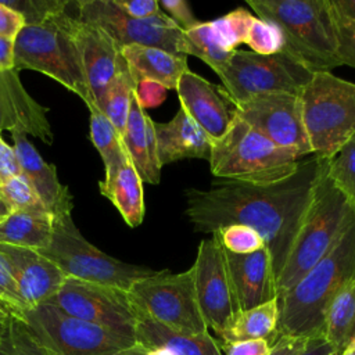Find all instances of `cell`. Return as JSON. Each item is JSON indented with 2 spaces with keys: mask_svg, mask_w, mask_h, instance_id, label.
Instances as JSON below:
<instances>
[{
  "mask_svg": "<svg viewBox=\"0 0 355 355\" xmlns=\"http://www.w3.org/2000/svg\"><path fill=\"white\" fill-rule=\"evenodd\" d=\"M326 161L312 155L301 161L291 176L276 183L215 179L208 190L187 189L184 215L201 233L212 234L233 223L255 229L270 252L277 280Z\"/></svg>",
  "mask_w": 355,
  "mask_h": 355,
  "instance_id": "obj_1",
  "label": "cell"
},
{
  "mask_svg": "<svg viewBox=\"0 0 355 355\" xmlns=\"http://www.w3.org/2000/svg\"><path fill=\"white\" fill-rule=\"evenodd\" d=\"M354 279L355 222L301 280L277 297V337L323 338L324 316L331 300Z\"/></svg>",
  "mask_w": 355,
  "mask_h": 355,
  "instance_id": "obj_2",
  "label": "cell"
},
{
  "mask_svg": "<svg viewBox=\"0 0 355 355\" xmlns=\"http://www.w3.org/2000/svg\"><path fill=\"white\" fill-rule=\"evenodd\" d=\"M326 161L288 257L276 280L277 297L301 280L355 222V212L327 172Z\"/></svg>",
  "mask_w": 355,
  "mask_h": 355,
  "instance_id": "obj_3",
  "label": "cell"
},
{
  "mask_svg": "<svg viewBox=\"0 0 355 355\" xmlns=\"http://www.w3.org/2000/svg\"><path fill=\"white\" fill-rule=\"evenodd\" d=\"M258 18L276 24L284 53L311 72L340 67L330 0H248Z\"/></svg>",
  "mask_w": 355,
  "mask_h": 355,
  "instance_id": "obj_4",
  "label": "cell"
},
{
  "mask_svg": "<svg viewBox=\"0 0 355 355\" xmlns=\"http://www.w3.org/2000/svg\"><path fill=\"white\" fill-rule=\"evenodd\" d=\"M208 162L216 179L269 184L291 176L301 159L236 116L226 133L212 141Z\"/></svg>",
  "mask_w": 355,
  "mask_h": 355,
  "instance_id": "obj_5",
  "label": "cell"
},
{
  "mask_svg": "<svg viewBox=\"0 0 355 355\" xmlns=\"http://www.w3.org/2000/svg\"><path fill=\"white\" fill-rule=\"evenodd\" d=\"M298 97L312 154L331 159L355 135V83L319 71Z\"/></svg>",
  "mask_w": 355,
  "mask_h": 355,
  "instance_id": "obj_6",
  "label": "cell"
},
{
  "mask_svg": "<svg viewBox=\"0 0 355 355\" xmlns=\"http://www.w3.org/2000/svg\"><path fill=\"white\" fill-rule=\"evenodd\" d=\"M68 8L43 24L25 25L14 40V68L31 69L57 80L94 110L78 49L69 29Z\"/></svg>",
  "mask_w": 355,
  "mask_h": 355,
  "instance_id": "obj_7",
  "label": "cell"
},
{
  "mask_svg": "<svg viewBox=\"0 0 355 355\" xmlns=\"http://www.w3.org/2000/svg\"><path fill=\"white\" fill-rule=\"evenodd\" d=\"M39 252L54 262L65 277L123 291H129L136 282L158 272L147 266L122 262L103 252L82 236L71 215L54 219L51 241Z\"/></svg>",
  "mask_w": 355,
  "mask_h": 355,
  "instance_id": "obj_8",
  "label": "cell"
},
{
  "mask_svg": "<svg viewBox=\"0 0 355 355\" xmlns=\"http://www.w3.org/2000/svg\"><path fill=\"white\" fill-rule=\"evenodd\" d=\"M128 295L136 312L169 329L189 334L208 331L198 306L191 268L180 273L158 270L136 282Z\"/></svg>",
  "mask_w": 355,
  "mask_h": 355,
  "instance_id": "obj_9",
  "label": "cell"
},
{
  "mask_svg": "<svg viewBox=\"0 0 355 355\" xmlns=\"http://www.w3.org/2000/svg\"><path fill=\"white\" fill-rule=\"evenodd\" d=\"M22 320L53 355H110L136 343L130 337L71 316L49 302L28 309Z\"/></svg>",
  "mask_w": 355,
  "mask_h": 355,
  "instance_id": "obj_10",
  "label": "cell"
},
{
  "mask_svg": "<svg viewBox=\"0 0 355 355\" xmlns=\"http://www.w3.org/2000/svg\"><path fill=\"white\" fill-rule=\"evenodd\" d=\"M312 73L284 51L261 55L237 49L218 76L236 104L261 93L300 94Z\"/></svg>",
  "mask_w": 355,
  "mask_h": 355,
  "instance_id": "obj_11",
  "label": "cell"
},
{
  "mask_svg": "<svg viewBox=\"0 0 355 355\" xmlns=\"http://www.w3.org/2000/svg\"><path fill=\"white\" fill-rule=\"evenodd\" d=\"M73 6L76 7L75 15L80 21L105 31L121 49L139 44L186 55L183 29L162 11L154 17L137 19L126 15L114 0H79Z\"/></svg>",
  "mask_w": 355,
  "mask_h": 355,
  "instance_id": "obj_12",
  "label": "cell"
},
{
  "mask_svg": "<svg viewBox=\"0 0 355 355\" xmlns=\"http://www.w3.org/2000/svg\"><path fill=\"white\" fill-rule=\"evenodd\" d=\"M62 312L135 340L137 315L128 291L67 277L47 301Z\"/></svg>",
  "mask_w": 355,
  "mask_h": 355,
  "instance_id": "obj_13",
  "label": "cell"
},
{
  "mask_svg": "<svg viewBox=\"0 0 355 355\" xmlns=\"http://www.w3.org/2000/svg\"><path fill=\"white\" fill-rule=\"evenodd\" d=\"M237 116L300 159L312 154L298 94L261 93L236 103Z\"/></svg>",
  "mask_w": 355,
  "mask_h": 355,
  "instance_id": "obj_14",
  "label": "cell"
},
{
  "mask_svg": "<svg viewBox=\"0 0 355 355\" xmlns=\"http://www.w3.org/2000/svg\"><path fill=\"white\" fill-rule=\"evenodd\" d=\"M197 301L208 327L219 336L239 311L225 250L215 233L200 241L191 265Z\"/></svg>",
  "mask_w": 355,
  "mask_h": 355,
  "instance_id": "obj_15",
  "label": "cell"
},
{
  "mask_svg": "<svg viewBox=\"0 0 355 355\" xmlns=\"http://www.w3.org/2000/svg\"><path fill=\"white\" fill-rule=\"evenodd\" d=\"M69 29L73 36L83 78L92 101L97 108L108 85L125 65L121 47L101 28L69 17Z\"/></svg>",
  "mask_w": 355,
  "mask_h": 355,
  "instance_id": "obj_16",
  "label": "cell"
},
{
  "mask_svg": "<svg viewBox=\"0 0 355 355\" xmlns=\"http://www.w3.org/2000/svg\"><path fill=\"white\" fill-rule=\"evenodd\" d=\"M180 108L215 141L222 137L237 116L234 101L220 86L186 71L176 86Z\"/></svg>",
  "mask_w": 355,
  "mask_h": 355,
  "instance_id": "obj_17",
  "label": "cell"
},
{
  "mask_svg": "<svg viewBox=\"0 0 355 355\" xmlns=\"http://www.w3.org/2000/svg\"><path fill=\"white\" fill-rule=\"evenodd\" d=\"M6 259L26 306L35 308L50 301L65 282V275L49 258L36 250L0 244Z\"/></svg>",
  "mask_w": 355,
  "mask_h": 355,
  "instance_id": "obj_18",
  "label": "cell"
},
{
  "mask_svg": "<svg viewBox=\"0 0 355 355\" xmlns=\"http://www.w3.org/2000/svg\"><path fill=\"white\" fill-rule=\"evenodd\" d=\"M49 108L37 103L24 87L18 69L0 71V133L32 135L46 144L53 143V130L47 119Z\"/></svg>",
  "mask_w": 355,
  "mask_h": 355,
  "instance_id": "obj_19",
  "label": "cell"
},
{
  "mask_svg": "<svg viewBox=\"0 0 355 355\" xmlns=\"http://www.w3.org/2000/svg\"><path fill=\"white\" fill-rule=\"evenodd\" d=\"M225 259L239 311L250 309L277 298L272 257L266 245L244 255L232 254L225 250Z\"/></svg>",
  "mask_w": 355,
  "mask_h": 355,
  "instance_id": "obj_20",
  "label": "cell"
},
{
  "mask_svg": "<svg viewBox=\"0 0 355 355\" xmlns=\"http://www.w3.org/2000/svg\"><path fill=\"white\" fill-rule=\"evenodd\" d=\"M12 147L22 175L37 193L53 218L71 215L73 207L72 196L68 186H64L58 180L55 166L42 158L24 133H12Z\"/></svg>",
  "mask_w": 355,
  "mask_h": 355,
  "instance_id": "obj_21",
  "label": "cell"
},
{
  "mask_svg": "<svg viewBox=\"0 0 355 355\" xmlns=\"http://www.w3.org/2000/svg\"><path fill=\"white\" fill-rule=\"evenodd\" d=\"M157 153L161 166L187 158L209 159L212 140L182 110L168 122H154Z\"/></svg>",
  "mask_w": 355,
  "mask_h": 355,
  "instance_id": "obj_22",
  "label": "cell"
},
{
  "mask_svg": "<svg viewBox=\"0 0 355 355\" xmlns=\"http://www.w3.org/2000/svg\"><path fill=\"white\" fill-rule=\"evenodd\" d=\"M122 141L140 179L146 183L158 184L162 166L157 153L154 121L146 114L135 94L132 97Z\"/></svg>",
  "mask_w": 355,
  "mask_h": 355,
  "instance_id": "obj_23",
  "label": "cell"
},
{
  "mask_svg": "<svg viewBox=\"0 0 355 355\" xmlns=\"http://www.w3.org/2000/svg\"><path fill=\"white\" fill-rule=\"evenodd\" d=\"M121 54L135 83L154 82L166 90H176L180 76L189 71L187 57L148 46H125Z\"/></svg>",
  "mask_w": 355,
  "mask_h": 355,
  "instance_id": "obj_24",
  "label": "cell"
},
{
  "mask_svg": "<svg viewBox=\"0 0 355 355\" xmlns=\"http://www.w3.org/2000/svg\"><path fill=\"white\" fill-rule=\"evenodd\" d=\"M136 315L135 341L146 348H166L173 355H223L219 343L208 331L201 334L180 333L147 315L139 312Z\"/></svg>",
  "mask_w": 355,
  "mask_h": 355,
  "instance_id": "obj_25",
  "label": "cell"
},
{
  "mask_svg": "<svg viewBox=\"0 0 355 355\" xmlns=\"http://www.w3.org/2000/svg\"><path fill=\"white\" fill-rule=\"evenodd\" d=\"M100 193L107 197L130 227L141 225L146 207L143 180L135 169L129 155L128 159L111 175L98 182Z\"/></svg>",
  "mask_w": 355,
  "mask_h": 355,
  "instance_id": "obj_26",
  "label": "cell"
},
{
  "mask_svg": "<svg viewBox=\"0 0 355 355\" xmlns=\"http://www.w3.org/2000/svg\"><path fill=\"white\" fill-rule=\"evenodd\" d=\"M277 298L250 309L237 311L218 336L219 344L247 340H268L273 344L277 338Z\"/></svg>",
  "mask_w": 355,
  "mask_h": 355,
  "instance_id": "obj_27",
  "label": "cell"
},
{
  "mask_svg": "<svg viewBox=\"0 0 355 355\" xmlns=\"http://www.w3.org/2000/svg\"><path fill=\"white\" fill-rule=\"evenodd\" d=\"M53 222L50 214L11 212L0 220V244L44 250L53 237Z\"/></svg>",
  "mask_w": 355,
  "mask_h": 355,
  "instance_id": "obj_28",
  "label": "cell"
},
{
  "mask_svg": "<svg viewBox=\"0 0 355 355\" xmlns=\"http://www.w3.org/2000/svg\"><path fill=\"white\" fill-rule=\"evenodd\" d=\"M355 336V279L331 300L324 316L323 338L340 354Z\"/></svg>",
  "mask_w": 355,
  "mask_h": 355,
  "instance_id": "obj_29",
  "label": "cell"
},
{
  "mask_svg": "<svg viewBox=\"0 0 355 355\" xmlns=\"http://www.w3.org/2000/svg\"><path fill=\"white\" fill-rule=\"evenodd\" d=\"M186 37V55H194L204 61L216 75H219L227 62L230 61L233 53L227 50L216 36L211 21L200 22L196 26L183 31Z\"/></svg>",
  "mask_w": 355,
  "mask_h": 355,
  "instance_id": "obj_30",
  "label": "cell"
},
{
  "mask_svg": "<svg viewBox=\"0 0 355 355\" xmlns=\"http://www.w3.org/2000/svg\"><path fill=\"white\" fill-rule=\"evenodd\" d=\"M90 139L104 162L105 175L115 172L128 159L122 136L98 108L90 110Z\"/></svg>",
  "mask_w": 355,
  "mask_h": 355,
  "instance_id": "obj_31",
  "label": "cell"
},
{
  "mask_svg": "<svg viewBox=\"0 0 355 355\" xmlns=\"http://www.w3.org/2000/svg\"><path fill=\"white\" fill-rule=\"evenodd\" d=\"M135 87L136 83L125 61V65L108 85L101 101L97 105V108L111 121L121 136L125 132Z\"/></svg>",
  "mask_w": 355,
  "mask_h": 355,
  "instance_id": "obj_32",
  "label": "cell"
},
{
  "mask_svg": "<svg viewBox=\"0 0 355 355\" xmlns=\"http://www.w3.org/2000/svg\"><path fill=\"white\" fill-rule=\"evenodd\" d=\"M0 355H53L29 331L26 323L8 315L0 334Z\"/></svg>",
  "mask_w": 355,
  "mask_h": 355,
  "instance_id": "obj_33",
  "label": "cell"
},
{
  "mask_svg": "<svg viewBox=\"0 0 355 355\" xmlns=\"http://www.w3.org/2000/svg\"><path fill=\"white\" fill-rule=\"evenodd\" d=\"M0 198L6 202L11 212L21 211L50 214L24 175L12 176L11 179L0 183Z\"/></svg>",
  "mask_w": 355,
  "mask_h": 355,
  "instance_id": "obj_34",
  "label": "cell"
},
{
  "mask_svg": "<svg viewBox=\"0 0 355 355\" xmlns=\"http://www.w3.org/2000/svg\"><path fill=\"white\" fill-rule=\"evenodd\" d=\"M327 172L355 212V135L329 159Z\"/></svg>",
  "mask_w": 355,
  "mask_h": 355,
  "instance_id": "obj_35",
  "label": "cell"
},
{
  "mask_svg": "<svg viewBox=\"0 0 355 355\" xmlns=\"http://www.w3.org/2000/svg\"><path fill=\"white\" fill-rule=\"evenodd\" d=\"M254 15L243 7L211 21V25L219 37L220 43L230 51L237 50L240 44H244L248 29L254 21Z\"/></svg>",
  "mask_w": 355,
  "mask_h": 355,
  "instance_id": "obj_36",
  "label": "cell"
},
{
  "mask_svg": "<svg viewBox=\"0 0 355 355\" xmlns=\"http://www.w3.org/2000/svg\"><path fill=\"white\" fill-rule=\"evenodd\" d=\"M244 44L250 46L251 51L255 54L273 55L284 50V37L276 24L255 17Z\"/></svg>",
  "mask_w": 355,
  "mask_h": 355,
  "instance_id": "obj_37",
  "label": "cell"
},
{
  "mask_svg": "<svg viewBox=\"0 0 355 355\" xmlns=\"http://www.w3.org/2000/svg\"><path fill=\"white\" fill-rule=\"evenodd\" d=\"M214 233L218 236L222 247L232 254H251L266 245L265 240L255 229L241 223L223 226Z\"/></svg>",
  "mask_w": 355,
  "mask_h": 355,
  "instance_id": "obj_38",
  "label": "cell"
},
{
  "mask_svg": "<svg viewBox=\"0 0 355 355\" xmlns=\"http://www.w3.org/2000/svg\"><path fill=\"white\" fill-rule=\"evenodd\" d=\"M1 3L19 12L25 19V25L43 24L69 6V1L64 0H3Z\"/></svg>",
  "mask_w": 355,
  "mask_h": 355,
  "instance_id": "obj_39",
  "label": "cell"
},
{
  "mask_svg": "<svg viewBox=\"0 0 355 355\" xmlns=\"http://www.w3.org/2000/svg\"><path fill=\"white\" fill-rule=\"evenodd\" d=\"M331 3V0H330ZM337 57L341 65L355 68V21L340 14L331 4Z\"/></svg>",
  "mask_w": 355,
  "mask_h": 355,
  "instance_id": "obj_40",
  "label": "cell"
},
{
  "mask_svg": "<svg viewBox=\"0 0 355 355\" xmlns=\"http://www.w3.org/2000/svg\"><path fill=\"white\" fill-rule=\"evenodd\" d=\"M0 306L8 315H12L21 319L24 318V313L29 309L24 302L19 294L17 282L1 254H0Z\"/></svg>",
  "mask_w": 355,
  "mask_h": 355,
  "instance_id": "obj_41",
  "label": "cell"
},
{
  "mask_svg": "<svg viewBox=\"0 0 355 355\" xmlns=\"http://www.w3.org/2000/svg\"><path fill=\"white\" fill-rule=\"evenodd\" d=\"M159 8L165 15H168L180 29L187 31L201 21L193 14L190 6L184 0H161L158 1Z\"/></svg>",
  "mask_w": 355,
  "mask_h": 355,
  "instance_id": "obj_42",
  "label": "cell"
},
{
  "mask_svg": "<svg viewBox=\"0 0 355 355\" xmlns=\"http://www.w3.org/2000/svg\"><path fill=\"white\" fill-rule=\"evenodd\" d=\"M225 355H268L272 348V343L268 340H247L219 344Z\"/></svg>",
  "mask_w": 355,
  "mask_h": 355,
  "instance_id": "obj_43",
  "label": "cell"
},
{
  "mask_svg": "<svg viewBox=\"0 0 355 355\" xmlns=\"http://www.w3.org/2000/svg\"><path fill=\"white\" fill-rule=\"evenodd\" d=\"M115 4L129 17L144 19L161 12L157 0H114Z\"/></svg>",
  "mask_w": 355,
  "mask_h": 355,
  "instance_id": "obj_44",
  "label": "cell"
},
{
  "mask_svg": "<svg viewBox=\"0 0 355 355\" xmlns=\"http://www.w3.org/2000/svg\"><path fill=\"white\" fill-rule=\"evenodd\" d=\"M135 96L139 104L146 110L148 107L159 105L166 96V89L154 82H139L135 87Z\"/></svg>",
  "mask_w": 355,
  "mask_h": 355,
  "instance_id": "obj_45",
  "label": "cell"
},
{
  "mask_svg": "<svg viewBox=\"0 0 355 355\" xmlns=\"http://www.w3.org/2000/svg\"><path fill=\"white\" fill-rule=\"evenodd\" d=\"M24 26V17L0 1V36L10 40H15V37L18 36Z\"/></svg>",
  "mask_w": 355,
  "mask_h": 355,
  "instance_id": "obj_46",
  "label": "cell"
},
{
  "mask_svg": "<svg viewBox=\"0 0 355 355\" xmlns=\"http://www.w3.org/2000/svg\"><path fill=\"white\" fill-rule=\"evenodd\" d=\"M18 175L22 172L15 150L0 136V183Z\"/></svg>",
  "mask_w": 355,
  "mask_h": 355,
  "instance_id": "obj_47",
  "label": "cell"
},
{
  "mask_svg": "<svg viewBox=\"0 0 355 355\" xmlns=\"http://www.w3.org/2000/svg\"><path fill=\"white\" fill-rule=\"evenodd\" d=\"M308 344V338L279 336L272 344L270 352L268 355H300Z\"/></svg>",
  "mask_w": 355,
  "mask_h": 355,
  "instance_id": "obj_48",
  "label": "cell"
},
{
  "mask_svg": "<svg viewBox=\"0 0 355 355\" xmlns=\"http://www.w3.org/2000/svg\"><path fill=\"white\" fill-rule=\"evenodd\" d=\"M14 68V40L0 36V71Z\"/></svg>",
  "mask_w": 355,
  "mask_h": 355,
  "instance_id": "obj_49",
  "label": "cell"
},
{
  "mask_svg": "<svg viewBox=\"0 0 355 355\" xmlns=\"http://www.w3.org/2000/svg\"><path fill=\"white\" fill-rule=\"evenodd\" d=\"M337 352L324 338H309L305 349L300 355H330Z\"/></svg>",
  "mask_w": 355,
  "mask_h": 355,
  "instance_id": "obj_50",
  "label": "cell"
},
{
  "mask_svg": "<svg viewBox=\"0 0 355 355\" xmlns=\"http://www.w3.org/2000/svg\"><path fill=\"white\" fill-rule=\"evenodd\" d=\"M331 4L340 14L355 21V0H331Z\"/></svg>",
  "mask_w": 355,
  "mask_h": 355,
  "instance_id": "obj_51",
  "label": "cell"
},
{
  "mask_svg": "<svg viewBox=\"0 0 355 355\" xmlns=\"http://www.w3.org/2000/svg\"><path fill=\"white\" fill-rule=\"evenodd\" d=\"M146 354H147V348L143 347L139 343H135L133 345H130L128 348H123V349H119L116 352H112L110 355H146Z\"/></svg>",
  "mask_w": 355,
  "mask_h": 355,
  "instance_id": "obj_52",
  "label": "cell"
},
{
  "mask_svg": "<svg viewBox=\"0 0 355 355\" xmlns=\"http://www.w3.org/2000/svg\"><path fill=\"white\" fill-rule=\"evenodd\" d=\"M146 355H173V354L166 348H147Z\"/></svg>",
  "mask_w": 355,
  "mask_h": 355,
  "instance_id": "obj_53",
  "label": "cell"
},
{
  "mask_svg": "<svg viewBox=\"0 0 355 355\" xmlns=\"http://www.w3.org/2000/svg\"><path fill=\"white\" fill-rule=\"evenodd\" d=\"M338 355H355V338Z\"/></svg>",
  "mask_w": 355,
  "mask_h": 355,
  "instance_id": "obj_54",
  "label": "cell"
},
{
  "mask_svg": "<svg viewBox=\"0 0 355 355\" xmlns=\"http://www.w3.org/2000/svg\"><path fill=\"white\" fill-rule=\"evenodd\" d=\"M11 214V211H10V208L6 205V202L0 198V220L3 219V218H6L7 215H10Z\"/></svg>",
  "mask_w": 355,
  "mask_h": 355,
  "instance_id": "obj_55",
  "label": "cell"
},
{
  "mask_svg": "<svg viewBox=\"0 0 355 355\" xmlns=\"http://www.w3.org/2000/svg\"><path fill=\"white\" fill-rule=\"evenodd\" d=\"M7 316H8V313H7V312L0 306V323H1V322H4V320L7 319Z\"/></svg>",
  "mask_w": 355,
  "mask_h": 355,
  "instance_id": "obj_56",
  "label": "cell"
},
{
  "mask_svg": "<svg viewBox=\"0 0 355 355\" xmlns=\"http://www.w3.org/2000/svg\"><path fill=\"white\" fill-rule=\"evenodd\" d=\"M3 326H4V322L0 323V334H1V331H3Z\"/></svg>",
  "mask_w": 355,
  "mask_h": 355,
  "instance_id": "obj_57",
  "label": "cell"
},
{
  "mask_svg": "<svg viewBox=\"0 0 355 355\" xmlns=\"http://www.w3.org/2000/svg\"><path fill=\"white\" fill-rule=\"evenodd\" d=\"M330 355H338V352H333V354H330Z\"/></svg>",
  "mask_w": 355,
  "mask_h": 355,
  "instance_id": "obj_58",
  "label": "cell"
},
{
  "mask_svg": "<svg viewBox=\"0 0 355 355\" xmlns=\"http://www.w3.org/2000/svg\"><path fill=\"white\" fill-rule=\"evenodd\" d=\"M354 338H355V336H354ZM354 338H352V340H354Z\"/></svg>",
  "mask_w": 355,
  "mask_h": 355,
  "instance_id": "obj_59",
  "label": "cell"
}]
</instances>
